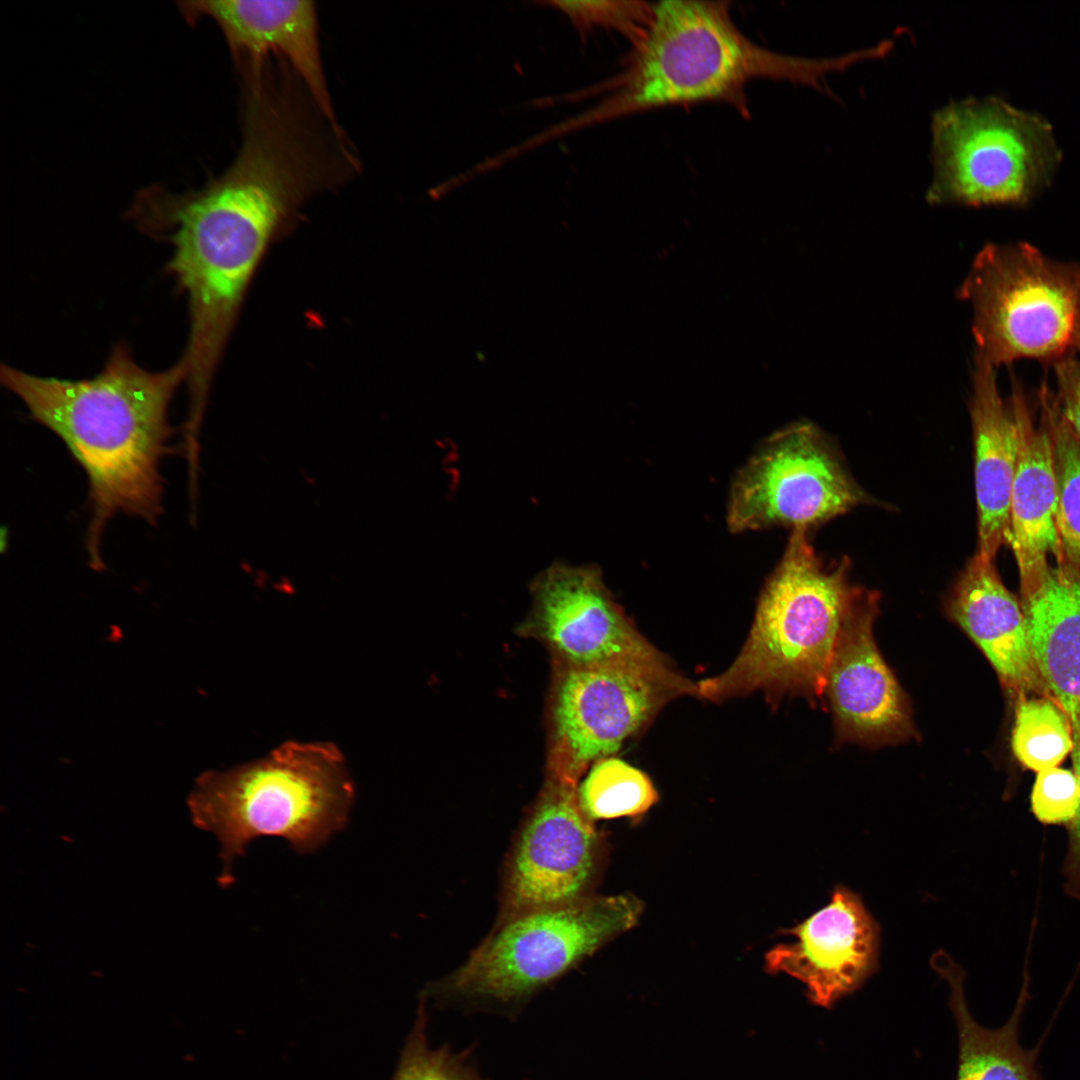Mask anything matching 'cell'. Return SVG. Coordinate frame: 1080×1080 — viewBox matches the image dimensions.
<instances>
[{
    "instance_id": "8fae6325",
    "label": "cell",
    "mask_w": 1080,
    "mask_h": 1080,
    "mask_svg": "<svg viewBox=\"0 0 1080 1080\" xmlns=\"http://www.w3.org/2000/svg\"><path fill=\"white\" fill-rule=\"evenodd\" d=\"M577 787L545 778L506 859L498 921L588 896L599 839Z\"/></svg>"
},
{
    "instance_id": "603a6c76",
    "label": "cell",
    "mask_w": 1080,
    "mask_h": 1080,
    "mask_svg": "<svg viewBox=\"0 0 1080 1080\" xmlns=\"http://www.w3.org/2000/svg\"><path fill=\"white\" fill-rule=\"evenodd\" d=\"M579 803L592 820L636 816L656 801L657 792L641 770L613 756L596 761L577 787Z\"/></svg>"
},
{
    "instance_id": "7a4b0ae2",
    "label": "cell",
    "mask_w": 1080,
    "mask_h": 1080,
    "mask_svg": "<svg viewBox=\"0 0 1080 1080\" xmlns=\"http://www.w3.org/2000/svg\"><path fill=\"white\" fill-rule=\"evenodd\" d=\"M184 381L180 360L149 370L125 344L113 347L99 373L82 379L1 364L2 386L64 443L86 474L92 513L85 544L96 570L105 567L101 544L110 519L124 514L154 525L163 512L160 465L172 450L169 411Z\"/></svg>"
},
{
    "instance_id": "d4e9b609",
    "label": "cell",
    "mask_w": 1080,
    "mask_h": 1080,
    "mask_svg": "<svg viewBox=\"0 0 1080 1080\" xmlns=\"http://www.w3.org/2000/svg\"><path fill=\"white\" fill-rule=\"evenodd\" d=\"M426 1024L421 1008L393 1080H478L464 1056L430 1046Z\"/></svg>"
},
{
    "instance_id": "83f0119b",
    "label": "cell",
    "mask_w": 1080,
    "mask_h": 1080,
    "mask_svg": "<svg viewBox=\"0 0 1080 1080\" xmlns=\"http://www.w3.org/2000/svg\"><path fill=\"white\" fill-rule=\"evenodd\" d=\"M1073 728L1072 763L1080 786V725ZM1068 846L1064 861V888L1068 895L1080 901V807L1075 819L1067 826Z\"/></svg>"
},
{
    "instance_id": "44dd1931",
    "label": "cell",
    "mask_w": 1080,
    "mask_h": 1080,
    "mask_svg": "<svg viewBox=\"0 0 1080 1080\" xmlns=\"http://www.w3.org/2000/svg\"><path fill=\"white\" fill-rule=\"evenodd\" d=\"M1040 400L1053 444L1056 527L1063 560L1080 572V440L1066 422L1048 387L1042 388Z\"/></svg>"
},
{
    "instance_id": "8992f818",
    "label": "cell",
    "mask_w": 1080,
    "mask_h": 1080,
    "mask_svg": "<svg viewBox=\"0 0 1080 1080\" xmlns=\"http://www.w3.org/2000/svg\"><path fill=\"white\" fill-rule=\"evenodd\" d=\"M959 297L973 311L976 357L994 368L1022 358L1057 361L1080 339V264L1028 243L987 244Z\"/></svg>"
},
{
    "instance_id": "2e32d148",
    "label": "cell",
    "mask_w": 1080,
    "mask_h": 1080,
    "mask_svg": "<svg viewBox=\"0 0 1080 1080\" xmlns=\"http://www.w3.org/2000/svg\"><path fill=\"white\" fill-rule=\"evenodd\" d=\"M945 612L981 650L1011 695L1050 698L1022 604L1005 587L993 559L974 554L952 586Z\"/></svg>"
},
{
    "instance_id": "d6986e66",
    "label": "cell",
    "mask_w": 1080,
    "mask_h": 1080,
    "mask_svg": "<svg viewBox=\"0 0 1080 1080\" xmlns=\"http://www.w3.org/2000/svg\"><path fill=\"white\" fill-rule=\"evenodd\" d=\"M1021 604L1049 697L1080 725V572L1064 562L1051 566Z\"/></svg>"
},
{
    "instance_id": "30bf717a",
    "label": "cell",
    "mask_w": 1080,
    "mask_h": 1080,
    "mask_svg": "<svg viewBox=\"0 0 1080 1080\" xmlns=\"http://www.w3.org/2000/svg\"><path fill=\"white\" fill-rule=\"evenodd\" d=\"M871 503L812 424L773 434L738 473L727 521L734 532L775 525L808 530Z\"/></svg>"
},
{
    "instance_id": "4fadbf2b",
    "label": "cell",
    "mask_w": 1080,
    "mask_h": 1080,
    "mask_svg": "<svg viewBox=\"0 0 1080 1080\" xmlns=\"http://www.w3.org/2000/svg\"><path fill=\"white\" fill-rule=\"evenodd\" d=\"M880 594L864 588L848 612L826 676L838 742L881 747L917 739L906 693L874 639Z\"/></svg>"
},
{
    "instance_id": "4316f807",
    "label": "cell",
    "mask_w": 1080,
    "mask_h": 1080,
    "mask_svg": "<svg viewBox=\"0 0 1080 1080\" xmlns=\"http://www.w3.org/2000/svg\"><path fill=\"white\" fill-rule=\"evenodd\" d=\"M1056 397L1066 422L1080 440V360L1068 355L1054 362Z\"/></svg>"
},
{
    "instance_id": "ffe728a7",
    "label": "cell",
    "mask_w": 1080,
    "mask_h": 1080,
    "mask_svg": "<svg viewBox=\"0 0 1080 1080\" xmlns=\"http://www.w3.org/2000/svg\"><path fill=\"white\" fill-rule=\"evenodd\" d=\"M931 965L950 987L949 1005L959 1044L956 1080H1043L1038 1056L1047 1032L1029 1049L1021 1045L1019 1038L1029 999L1027 982L1009 1019L1001 1027L987 1028L969 1010L963 989L964 971L944 952L935 953Z\"/></svg>"
},
{
    "instance_id": "277c9868",
    "label": "cell",
    "mask_w": 1080,
    "mask_h": 1080,
    "mask_svg": "<svg viewBox=\"0 0 1080 1080\" xmlns=\"http://www.w3.org/2000/svg\"><path fill=\"white\" fill-rule=\"evenodd\" d=\"M805 529H794L759 599L749 636L731 665L695 684L720 702L763 691L774 699L817 702L843 622L865 587L851 581L848 557L827 563Z\"/></svg>"
},
{
    "instance_id": "5b68a950",
    "label": "cell",
    "mask_w": 1080,
    "mask_h": 1080,
    "mask_svg": "<svg viewBox=\"0 0 1080 1080\" xmlns=\"http://www.w3.org/2000/svg\"><path fill=\"white\" fill-rule=\"evenodd\" d=\"M354 788L338 749L331 744L289 742L264 759L202 774L188 797L192 822L220 843V881L261 836L282 837L299 853H311L343 830Z\"/></svg>"
},
{
    "instance_id": "7c38bea8",
    "label": "cell",
    "mask_w": 1080,
    "mask_h": 1080,
    "mask_svg": "<svg viewBox=\"0 0 1080 1080\" xmlns=\"http://www.w3.org/2000/svg\"><path fill=\"white\" fill-rule=\"evenodd\" d=\"M531 610L518 632L540 642L552 664L595 667L664 661L634 627L592 565L554 562L531 582Z\"/></svg>"
},
{
    "instance_id": "3957f363",
    "label": "cell",
    "mask_w": 1080,
    "mask_h": 1080,
    "mask_svg": "<svg viewBox=\"0 0 1080 1080\" xmlns=\"http://www.w3.org/2000/svg\"><path fill=\"white\" fill-rule=\"evenodd\" d=\"M623 71L592 89L565 97L612 91L586 112L555 126L556 134L659 108L707 102L748 114L746 88L754 80L789 81L821 90L825 76L868 59L866 50L832 59H807L760 46L734 23L728 1L652 3L643 36Z\"/></svg>"
},
{
    "instance_id": "484cf974",
    "label": "cell",
    "mask_w": 1080,
    "mask_h": 1080,
    "mask_svg": "<svg viewBox=\"0 0 1080 1080\" xmlns=\"http://www.w3.org/2000/svg\"><path fill=\"white\" fill-rule=\"evenodd\" d=\"M1030 802L1042 824L1068 826L1080 807V786L1073 770L1053 767L1037 772Z\"/></svg>"
},
{
    "instance_id": "e0dca14e",
    "label": "cell",
    "mask_w": 1080,
    "mask_h": 1080,
    "mask_svg": "<svg viewBox=\"0 0 1080 1080\" xmlns=\"http://www.w3.org/2000/svg\"><path fill=\"white\" fill-rule=\"evenodd\" d=\"M1011 403L1019 427V454L1009 509V544L1019 572L1022 598L1045 579L1049 559L1063 563L1056 527L1057 482L1050 429L1042 413L1036 426L1023 394L1014 385Z\"/></svg>"
},
{
    "instance_id": "9a60e30c",
    "label": "cell",
    "mask_w": 1080,
    "mask_h": 1080,
    "mask_svg": "<svg viewBox=\"0 0 1080 1080\" xmlns=\"http://www.w3.org/2000/svg\"><path fill=\"white\" fill-rule=\"evenodd\" d=\"M191 22L212 19L236 64L279 59L301 82L324 117L338 130L324 73L317 8L306 0H208L180 3Z\"/></svg>"
},
{
    "instance_id": "7402d4cb",
    "label": "cell",
    "mask_w": 1080,
    "mask_h": 1080,
    "mask_svg": "<svg viewBox=\"0 0 1080 1080\" xmlns=\"http://www.w3.org/2000/svg\"><path fill=\"white\" fill-rule=\"evenodd\" d=\"M1073 746L1070 719L1059 705L1042 696L1016 697L1011 747L1022 766L1035 772L1057 767Z\"/></svg>"
},
{
    "instance_id": "9c48e42d",
    "label": "cell",
    "mask_w": 1080,
    "mask_h": 1080,
    "mask_svg": "<svg viewBox=\"0 0 1080 1080\" xmlns=\"http://www.w3.org/2000/svg\"><path fill=\"white\" fill-rule=\"evenodd\" d=\"M695 684L664 661L595 667L552 664L546 702L545 778L578 786L596 761L610 757L672 700Z\"/></svg>"
},
{
    "instance_id": "6da1fadb",
    "label": "cell",
    "mask_w": 1080,
    "mask_h": 1080,
    "mask_svg": "<svg viewBox=\"0 0 1080 1080\" xmlns=\"http://www.w3.org/2000/svg\"><path fill=\"white\" fill-rule=\"evenodd\" d=\"M322 191L308 153L288 136L253 129L229 167L198 190L152 185L136 195L129 217L167 241L166 272L187 298L189 334L181 362L187 421L201 424L207 397L247 288L272 241Z\"/></svg>"
},
{
    "instance_id": "ac0fdd59",
    "label": "cell",
    "mask_w": 1080,
    "mask_h": 1080,
    "mask_svg": "<svg viewBox=\"0 0 1080 1080\" xmlns=\"http://www.w3.org/2000/svg\"><path fill=\"white\" fill-rule=\"evenodd\" d=\"M970 415L974 440L977 553L995 558L1007 543L1010 497L1019 454L1014 407L1001 397L996 368L975 358Z\"/></svg>"
},
{
    "instance_id": "f1b7e54d",
    "label": "cell",
    "mask_w": 1080,
    "mask_h": 1080,
    "mask_svg": "<svg viewBox=\"0 0 1080 1080\" xmlns=\"http://www.w3.org/2000/svg\"><path fill=\"white\" fill-rule=\"evenodd\" d=\"M1076 351H1080V339H1079V342H1078V344H1077V348H1076Z\"/></svg>"
},
{
    "instance_id": "ba28073f",
    "label": "cell",
    "mask_w": 1080,
    "mask_h": 1080,
    "mask_svg": "<svg viewBox=\"0 0 1080 1080\" xmlns=\"http://www.w3.org/2000/svg\"><path fill=\"white\" fill-rule=\"evenodd\" d=\"M640 913L641 904L632 896H587L498 921L443 980V990L501 1003L521 1000L631 928Z\"/></svg>"
},
{
    "instance_id": "52a82bcc",
    "label": "cell",
    "mask_w": 1080,
    "mask_h": 1080,
    "mask_svg": "<svg viewBox=\"0 0 1080 1080\" xmlns=\"http://www.w3.org/2000/svg\"><path fill=\"white\" fill-rule=\"evenodd\" d=\"M931 203L1023 205L1045 187L1059 162L1049 123L997 97L938 110L932 122Z\"/></svg>"
},
{
    "instance_id": "5bb4252c",
    "label": "cell",
    "mask_w": 1080,
    "mask_h": 1080,
    "mask_svg": "<svg viewBox=\"0 0 1080 1080\" xmlns=\"http://www.w3.org/2000/svg\"><path fill=\"white\" fill-rule=\"evenodd\" d=\"M787 932L794 941L771 949L766 967L803 983L815 1005L833 1007L878 969L879 925L846 886L836 885L826 906Z\"/></svg>"
},
{
    "instance_id": "cb8c5ba5",
    "label": "cell",
    "mask_w": 1080,
    "mask_h": 1080,
    "mask_svg": "<svg viewBox=\"0 0 1080 1080\" xmlns=\"http://www.w3.org/2000/svg\"><path fill=\"white\" fill-rule=\"evenodd\" d=\"M541 4L567 15L582 38L594 28L614 29L632 45L643 36L652 15V3L643 1L564 0Z\"/></svg>"
}]
</instances>
